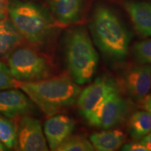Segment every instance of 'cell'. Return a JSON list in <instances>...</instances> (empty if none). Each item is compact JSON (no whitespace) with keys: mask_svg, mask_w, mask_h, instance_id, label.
Listing matches in <instances>:
<instances>
[{"mask_svg":"<svg viewBox=\"0 0 151 151\" xmlns=\"http://www.w3.org/2000/svg\"><path fill=\"white\" fill-rule=\"evenodd\" d=\"M65 57L68 70L75 83L83 85L91 80L97 70L99 56L84 28H74L68 32Z\"/></svg>","mask_w":151,"mask_h":151,"instance_id":"cell-3","label":"cell"},{"mask_svg":"<svg viewBox=\"0 0 151 151\" xmlns=\"http://www.w3.org/2000/svg\"><path fill=\"white\" fill-rule=\"evenodd\" d=\"M127 127L132 139H141L151 132V112L139 111L134 113L129 119Z\"/></svg>","mask_w":151,"mask_h":151,"instance_id":"cell-16","label":"cell"},{"mask_svg":"<svg viewBox=\"0 0 151 151\" xmlns=\"http://www.w3.org/2000/svg\"><path fill=\"white\" fill-rule=\"evenodd\" d=\"M57 151H93L90 141L79 135L69 136L56 148Z\"/></svg>","mask_w":151,"mask_h":151,"instance_id":"cell-18","label":"cell"},{"mask_svg":"<svg viewBox=\"0 0 151 151\" xmlns=\"http://www.w3.org/2000/svg\"><path fill=\"white\" fill-rule=\"evenodd\" d=\"M121 150L124 151H148L146 147L141 143V141L139 142H132L124 144L122 146Z\"/></svg>","mask_w":151,"mask_h":151,"instance_id":"cell-21","label":"cell"},{"mask_svg":"<svg viewBox=\"0 0 151 151\" xmlns=\"http://www.w3.org/2000/svg\"><path fill=\"white\" fill-rule=\"evenodd\" d=\"M118 90L116 84L107 77H99L81 91L77 99V105L81 116L88 118L90 113L104 98Z\"/></svg>","mask_w":151,"mask_h":151,"instance_id":"cell-7","label":"cell"},{"mask_svg":"<svg viewBox=\"0 0 151 151\" xmlns=\"http://www.w3.org/2000/svg\"><path fill=\"white\" fill-rule=\"evenodd\" d=\"M92 37L101 52L117 60L125 58L130 36L124 24L110 9L100 6L94 11L90 24Z\"/></svg>","mask_w":151,"mask_h":151,"instance_id":"cell-2","label":"cell"},{"mask_svg":"<svg viewBox=\"0 0 151 151\" xmlns=\"http://www.w3.org/2000/svg\"><path fill=\"white\" fill-rule=\"evenodd\" d=\"M141 142L148 149V151H151V132L141 139Z\"/></svg>","mask_w":151,"mask_h":151,"instance_id":"cell-22","label":"cell"},{"mask_svg":"<svg viewBox=\"0 0 151 151\" xmlns=\"http://www.w3.org/2000/svg\"><path fill=\"white\" fill-rule=\"evenodd\" d=\"M50 10L58 22L72 24L80 18L83 0H46Z\"/></svg>","mask_w":151,"mask_h":151,"instance_id":"cell-13","label":"cell"},{"mask_svg":"<svg viewBox=\"0 0 151 151\" xmlns=\"http://www.w3.org/2000/svg\"><path fill=\"white\" fill-rule=\"evenodd\" d=\"M94 150L113 151L120 148L125 141V135L121 130L113 129L96 132L90 137Z\"/></svg>","mask_w":151,"mask_h":151,"instance_id":"cell-14","label":"cell"},{"mask_svg":"<svg viewBox=\"0 0 151 151\" xmlns=\"http://www.w3.org/2000/svg\"><path fill=\"white\" fill-rule=\"evenodd\" d=\"M16 80L13 77L9 67L0 62V91L14 88Z\"/></svg>","mask_w":151,"mask_h":151,"instance_id":"cell-20","label":"cell"},{"mask_svg":"<svg viewBox=\"0 0 151 151\" xmlns=\"http://www.w3.org/2000/svg\"><path fill=\"white\" fill-rule=\"evenodd\" d=\"M6 150H8V149L6 148V147L2 144V143L0 142V151H4Z\"/></svg>","mask_w":151,"mask_h":151,"instance_id":"cell-25","label":"cell"},{"mask_svg":"<svg viewBox=\"0 0 151 151\" xmlns=\"http://www.w3.org/2000/svg\"><path fill=\"white\" fill-rule=\"evenodd\" d=\"M129 102L118 90L111 92L94 108L86 118L90 125L109 129L118 125L127 116Z\"/></svg>","mask_w":151,"mask_h":151,"instance_id":"cell-6","label":"cell"},{"mask_svg":"<svg viewBox=\"0 0 151 151\" xmlns=\"http://www.w3.org/2000/svg\"><path fill=\"white\" fill-rule=\"evenodd\" d=\"M0 142L7 149L17 146V129L10 120L2 116H0Z\"/></svg>","mask_w":151,"mask_h":151,"instance_id":"cell-17","label":"cell"},{"mask_svg":"<svg viewBox=\"0 0 151 151\" xmlns=\"http://www.w3.org/2000/svg\"><path fill=\"white\" fill-rule=\"evenodd\" d=\"M150 112H151V111H150Z\"/></svg>","mask_w":151,"mask_h":151,"instance_id":"cell-27","label":"cell"},{"mask_svg":"<svg viewBox=\"0 0 151 151\" xmlns=\"http://www.w3.org/2000/svg\"><path fill=\"white\" fill-rule=\"evenodd\" d=\"M124 84L132 97L142 101L151 88V65H141L130 69L124 76Z\"/></svg>","mask_w":151,"mask_h":151,"instance_id":"cell-9","label":"cell"},{"mask_svg":"<svg viewBox=\"0 0 151 151\" xmlns=\"http://www.w3.org/2000/svg\"><path fill=\"white\" fill-rule=\"evenodd\" d=\"M16 86L48 117L72 106L81 92L78 85L67 75L29 82L18 81Z\"/></svg>","mask_w":151,"mask_h":151,"instance_id":"cell-1","label":"cell"},{"mask_svg":"<svg viewBox=\"0 0 151 151\" xmlns=\"http://www.w3.org/2000/svg\"><path fill=\"white\" fill-rule=\"evenodd\" d=\"M22 38L11 20L6 18L0 20V55L9 53L20 43Z\"/></svg>","mask_w":151,"mask_h":151,"instance_id":"cell-15","label":"cell"},{"mask_svg":"<svg viewBox=\"0 0 151 151\" xmlns=\"http://www.w3.org/2000/svg\"><path fill=\"white\" fill-rule=\"evenodd\" d=\"M9 68L16 81H36L48 78L50 67L42 55L31 48H17L9 55Z\"/></svg>","mask_w":151,"mask_h":151,"instance_id":"cell-5","label":"cell"},{"mask_svg":"<svg viewBox=\"0 0 151 151\" xmlns=\"http://www.w3.org/2000/svg\"><path fill=\"white\" fill-rule=\"evenodd\" d=\"M75 122L66 115H54L44 123V133L50 150H55L64 141L71 135Z\"/></svg>","mask_w":151,"mask_h":151,"instance_id":"cell-10","label":"cell"},{"mask_svg":"<svg viewBox=\"0 0 151 151\" xmlns=\"http://www.w3.org/2000/svg\"><path fill=\"white\" fill-rule=\"evenodd\" d=\"M133 54L141 65H151V39L136 43L133 46Z\"/></svg>","mask_w":151,"mask_h":151,"instance_id":"cell-19","label":"cell"},{"mask_svg":"<svg viewBox=\"0 0 151 151\" xmlns=\"http://www.w3.org/2000/svg\"><path fill=\"white\" fill-rule=\"evenodd\" d=\"M124 8L137 33L142 37H151V4L128 1L124 3Z\"/></svg>","mask_w":151,"mask_h":151,"instance_id":"cell-12","label":"cell"},{"mask_svg":"<svg viewBox=\"0 0 151 151\" xmlns=\"http://www.w3.org/2000/svg\"><path fill=\"white\" fill-rule=\"evenodd\" d=\"M32 107L27 94L20 90L11 88L0 91V116L14 118L29 113Z\"/></svg>","mask_w":151,"mask_h":151,"instance_id":"cell-11","label":"cell"},{"mask_svg":"<svg viewBox=\"0 0 151 151\" xmlns=\"http://www.w3.org/2000/svg\"><path fill=\"white\" fill-rule=\"evenodd\" d=\"M6 18V9L3 2H0V20Z\"/></svg>","mask_w":151,"mask_h":151,"instance_id":"cell-24","label":"cell"},{"mask_svg":"<svg viewBox=\"0 0 151 151\" xmlns=\"http://www.w3.org/2000/svg\"><path fill=\"white\" fill-rule=\"evenodd\" d=\"M17 146L22 151H46L47 141L40 122L37 119L24 116L17 129Z\"/></svg>","mask_w":151,"mask_h":151,"instance_id":"cell-8","label":"cell"},{"mask_svg":"<svg viewBox=\"0 0 151 151\" xmlns=\"http://www.w3.org/2000/svg\"><path fill=\"white\" fill-rule=\"evenodd\" d=\"M142 101L143 108L146 111H151V96H146Z\"/></svg>","mask_w":151,"mask_h":151,"instance_id":"cell-23","label":"cell"},{"mask_svg":"<svg viewBox=\"0 0 151 151\" xmlns=\"http://www.w3.org/2000/svg\"><path fill=\"white\" fill-rule=\"evenodd\" d=\"M6 9L11 22L22 38L37 45L42 44L48 39L53 24L51 17L40 5L14 0L9 3Z\"/></svg>","mask_w":151,"mask_h":151,"instance_id":"cell-4","label":"cell"},{"mask_svg":"<svg viewBox=\"0 0 151 151\" xmlns=\"http://www.w3.org/2000/svg\"><path fill=\"white\" fill-rule=\"evenodd\" d=\"M0 2H3V3H4V0H0Z\"/></svg>","mask_w":151,"mask_h":151,"instance_id":"cell-26","label":"cell"}]
</instances>
